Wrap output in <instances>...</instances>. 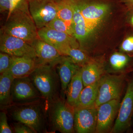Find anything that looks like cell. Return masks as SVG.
Here are the masks:
<instances>
[{
	"label": "cell",
	"instance_id": "52a82bcc",
	"mask_svg": "<svg viewBox=\"0 0 133 133\" xmlns=\"http://www.w3.org/2000/svg\"><path fill=\"white\" fill-rule=\"evenodd\" d=\"M133 117V75L129 79L127 90L120 104L118 115L111 133H123L131 127Z\"/></svg>",
	"mask_w": 133,
	"mask_h": 133
},
{
	"label": "cell",
	"instance_id": "603a6c76",
	"mask_svg": "<svg viewBox=\"0 0 133 133\" xmlns=\"http://www.w3.org/2000/svg\"><path fill=\"white\" fill-rule=\"evenodd\" d=\"M53 1L57 8L58 16L72 29L73 13L71 8L63 0Z\"/></svg>",
	"mask_w": 133,
	"mask_h": 133
},
{
	"label": "cell",
	"instance_id": "e0dca14e",
	"mask_svg": "<svg viewBox=\"0 0 133 133\" xmlns=\"http://www.w3.org/2000/svg\"><path fill=\"white\" fill-rule=\"evenodd\" d=\"M81 72L85 87L98 81L104 74V69L97 61L91 59L81 66Z\"/></svg>",
	"mask_w": 133,
	"mask_h": 133
},
{
	"label": "cell",
	"instance_id": "5b68a950",
	"mask_svg": "<svg viewBox=\"0 0 133 133\" xmlns=\"http://www.w3.org/2000/svg\"><path fill=\"white\" fill-rule=\"evenodd\" d=\"M29 77L42 97L49 102L61 97V82L56 67L40 65Z\"/></svg>",
	"mask_w": 133,
	"mask_h": 133
},
{
	"label": "cell",
	"instance_id": "30bf717a",
	"mask_svg": "<svg viewBox=\"0 0 133 133\" xmlns=\"http://www.w3.org/2000/svg\"><path fill=\"white\" fill-rule=\"evenodd\" d=\"M0 50L1 52L17 57L37 58L34 48L22 38L6 34L1 31Z\"/></svg>",
	"mask_w": 133,
	"mask_h": 133
},
{
	"label": "cell",
	"instance_id": "1f68e13d",
	"mask_svg": "<svg viewBox=\"0 0 133 133\" xmlns=\"http://www.w3.org/2000/svg\"><path fill=\"white\" fill-rule=\"evenodd\" d=\"M131 11L133 12V10H131ZM130 23H131V25L133 26V13L131 16V19H130Z\"/></svg>",
	"mask_w": 133,
	"mask_h": 133
},
{
	"label": "cell",
	"instance_id": "7c38bea8",
	"mask_svg": "<svg viewBox=\"0 0 133 133\" xmlns=\"http://www.w3.org/2000/svg\"><path fill=\"white\" fill-rule=\"evenodd\" d=\"M38 38L54 46L61 53L66 46L79 48V44L76 38L64 32L44 27L38 30Z\"/></svg>",
	"mask_w": 133,
	"mask_h": 133
},
{
	"label": "cell",
	"instance_id": "d4e9b609",
	"mask_svg": "<svg viewBox=\"0 0 133 133\" xmlns=\"http://www.w3.org/2000/svg\"><path fill=\"white\" fill-rule=\"evenodd\" d=\"M13 56L7 53H0V73L2 74L9 70L13 59Z\"/></svg>",
	"mask_w": 133,
	"mask_h": 133
},
{
	"label": "cell",
	"instance_id": "4316f807",
	"mask_svg": "<svg viewBox=\"0 0 133 133\" xmlns=\"http://www.w3.org/2000/svg\"><path fill=\"white\" fill-rule=\"evenodd\" d=\"M120 50L123 53L133 55V34L124 39L122 43Z\"/></svg>",
	"mask_w": 133,
	"mask_h": 133
},
{
	"label": "cell",
	"instance_id": "7402d4cb",
	"mask_svg": "<svg viewBox=\"0 0 133 133\" xmlns=\"http://www.w3.org/2000/svg\"><path fill=\"white\" fill-rule=\"evenodd\" d=\"M61 53L64 56H69L75 63L81 67L91 59L86 52L79 48L67 46L63 50Z\"/></svg>",
	"mask_w": 133,
	"mask_h": 133
},
{
	"label": "cell",
	"instance_id": "484cf974",
	"mask_svg": "<svg viewBox=\"0 0 133 133\" xmlns=\"http://www.w3.org/2000/svg\"><path fill=\"white\" fill-rule=\"evenodd\" d=\"M6 112L2 110L0 113V133H12L14 132L8 123Z\"/></svg>",
	"mask_w": 133,
	"mask_h": 133
},
{
	"label": "cell",
	"instance_id": "6da1fadb",
	"mask_svg": "<svg viewBox=\"0 0 133 133\" xmlns=\"http://www.w3.org/2000/svg\"><path fill=\"white\" fill-rule=\"evenodd\" d=\"M63 1L72 9L73 35L87 53L107 21L111 3L108 0Z\"/></svg>",
	"mask_w": 133,
	"mask_h": 133
},
{
	"label": "cell",
	"instance_id": "9c48e42d",
	"mask_svg": "<svg viewBox=\"0 0 133 133\" xmlns=\"http://www.w3.org/2000/svg\"><path fill=\"white\" fill-rule=\"evenodd\" d=\"M43 98L30 77L15 78L11 87L12 104H21Z\"/></svg>",
	"mask_w": 133,
	"mask_h": 133
},
{
	"label": "cell",
	"instance_id": "d6986e66",
	"mask_svg": "<svg viewBox=\"0 0 133 133\" xmlns=\"http://www.w3.org/2000/svg\"><path fill=\"white\" fill-rule=\"evenodd\" d=\"M15 78L8 72L0 76V106L1 110L12 104L11 87Z\"/></svg>",
	"mask_w": 133,
	"mask_h": 133
},
{
	"label": "cell",
	"instance_id": "cb8c5ba5",
	"mask_svg": "<svg viewBox=\"0 0 133 133\" xmlns=\"http://www.w3.org/2000/svg\"><path fill=\"white\" fill-rule=\"evenodd\" d=\"M46 26L57 31L64 32L74 36L73 31L71 27L58 16L52 20Z\"/></svg>",
	"mask_w": 133,
	"mask_h": 133
},
{
	"label": "cell",
	"instance_id": "f1b7e54d",
	"mask_svg": "<svg viewBox=\"0 0 133 133\" xmlns=\"http://www.w3.org/2000/svg\"><path fill=\"white\" fill-rule=\"evenodd\" d=\"M11 0H0V12L1 14L9 13L11 9Z\"/></svg>",
	"mask_w": 133,
	"mask_h": 133
},
{
	"label": "cell",
	"instance_id": "9a60e30c",
	"mask_svg": "<svg viewBox=\"0 0 133 133\" xmlns=\"http://www.w3.org/2000/svg\"><path fill=\"white\" fill-rule=\"evenodd\" d=\"M13 56L12 64L7 72L15 78L29 77L40 65L37 58Z\"/></svg>",
	"mask_w": 133,
	"mask_h": 133
},
{
	"label": "cell",
	"instance_id": "4fadbf2b",
	"mask_svg": "<svg viewBox=\"0 0 133 133\" xmlns=\"http://www.w3.org/2000/svg\"><path fill=\"white\" fill-rule=\"evenodd\" d=\"M119 99L112 100L97 107V133H105L111 131L115 119L118 113Z\"/></svg>",
	"mask_w": 133,
	"mask_h": 133
},
{
	"label": "cell",
	"instance_id": "2e32d148",
	"mask_svg": "<svg viewBox=\"0 0 133 133\" xmlns=\"http://www.w3.org/2000/svg\"><path fill=\"white\" fill-rule=\"evenodd\" d=\"M81 66L75 63L71 58L64 56L59 63L56 66L60 79L62 92L64 95L69 83Z\"/></svg>",
	"mask_w": 133,
	"mask_h": 133
},
{
	"label": "cell",
	"instance_id": "ac0fdd59",
	"mask_svg": "<svg viewBox=\"0 0 133 133\" xmlns=\"http://www.w3.org/2000/svg\"><path fill=\"white\" fill-rule=\"evenodd\" d=\"M84 87L80 68L73 76L66 89L65 94L66 100L69 104L74 108L76 107Z\"/></svg>",
	"mask_w": 133,
	"mask_h": 133
},
{
	"label": "cell",
	"instance_id": "83f0119b",
	"mask_svg": "<svg viewBox=\"0 0 133 133\" xmlns=\"http://www.w3.org/2000/svg\"><path fill=\"white\" fill-rule=\"evenodd\" d=\"M14 132L16 133H36L33 129L26 125L20 122H14L12 124Z\"/></svg>",
	"mask_w": 133,
	"mask_h": 133
},
{
	"label": "cell",
	"instance_id": "44dd1931",
	"mask_svg": "<svg viewBox=\"0 0 133 133\" xmlns=\"http://www.w3.org/2000/svg\"><path fill=\"white\" fill-rule=\"evenodd\" d=\"M130 61V56L122 52H114L109 57L110 70L115 72L123 71L128 66Z\"/></svg>",
	"mask_w": 133,
	"mask_h": 133
},
{
	"label": "cell",
	"instance_id": "7a4b0ae2",
	"mask_svg": "<svg viewBox=\"0 0 133 133\" xmlns=\"http://www.w3.org/2000/svg\"><path fill=\"white\" fill-rule=\"evenodd\" d=\"M2 110L14 121L25 124L36 133H48L47 101L43 98L25 104H13Z\"/></svg>",
	"mask_w": 133,
	"mask_h": 133
},
{
	"label": "cell",
	"instance_id": "5bb4252c",
	"mask_svg": "<svg viewBox=\"0 0 133 133\" xmlns=\"http://www.w3.org/2000/svg\"><path fill=\"white\" fill-rule=\"evenodd\" d=\"M35 49L39 64L56 67L64 55L54 46L38 38L31 44Z\"/></svg>",
	"mask_w": 133,
	"mask_h": 133
},
{
	"label": "cell",
	"instance_id": "8992f818",
	"mask_svg": "<svg viewBox=\"0 0 133 133\" xmlns=\"http://www.w3.org/2000/svg\"><path fill=\"white\" fill-rule=\"evenodd\" d=\"M125 75L103 74L99 81L98 93L95 104L97 107L112 100L120 99Z\"/></svg>",
	"mask_w": 133,
	"mask_h": 133
},
{
	"label": "cell",
	"instance_id": "f546056e",
	"mask_svg": "<svg viewBox=\"0 0 133 133\" xmlns=\"http://www.w3.org/2000/svg\"><path fill=\"white\" fill-rule=\"evenodd\" d=\"M129 10H133V0H121Z\"/></svg>",
	"mask_w": 133,
	"mask_h": 133
},
{
	"label": "cell",
	"instance_id": "8fae6325",
	"mask_svg": "<svg viewBox=\"0 0 133 133\" xmlns=\"http://www.w3.org/2000/svg\"><path fill=\"white\" fill-rule=\"evenodd\" d=\"M97 108L95 107L74 108V127L77 133L96 132Z\"/></svg>",
	"mask_w": 133,
	"mask_h": 133
},
{
	"label": "cell",
	"instance_id": "3957f363",
	"mask_svg": "<svg viewBox=\"0 0 133 133\" xmlns=\"http://www.w3.org/2000/svg\"><path fill=\"white\" fill-rule=\"evenodd\" d=\"M1 31L31 44L38 38V29L29 10L28 1L21 0L9 14Z\"/></svg>",
	"mask_w": 133,
	"mask_h": 133
},
{
	"label": "cell",
	"instance_id": "ffe728a7",
	"mask_svg": "<svg viewBox=\"0 0 133 133\" xmlns=\"http://www.w3.org/2000/svg\"><path fill=\"white\" fill-rule=\"evenodd\" d=\"M99 81L84 87L75 107H95L98 93Z\"/></svg>",
	"mask_w": 133,
	"mask_h": 133
},
{
	"label": "cell",
	"instance_id": "277c9868",
	"mask_svg": "<svg viewBox=\"0 0 133 133\" xmlns=\"http://www.w3.org/2000/svg\"><path fill=\"white\" fill-rule=\"evenodd\" d=\"M48 133L75 132L74 107L63 97L47 102Z\"/></svg>",
	"mask_w": 133,
	"mask_h": 133
},
{
	"label": "cell",
	"instance_id": "ba28073f",
	"mask_svg": "<svg viewBox=\"0 0 133 133\" xmlns=\"http://www.w3.org/2000/svg\"><path fill=\"white\" fill-rule=\"evenodd\" d=\"M29 10L37 29L45 27L58 16L53 0H29Z\"/></svg>",
	"mask_w": 133,
	"mask_h": 133
},
{
	"label": "cell",
	"instance_id": "4dcf8cb0",
	"mask_svg": "<svg viewBox=\"0 0 133 133\" xmlns=\"http://www.w3.org/2000/svg\"><path fill=\"white\" fill-rule=\"evenodd\" d=\"M21 1V0H11V9L8 15L9 14L13 11V10L15 9V8L16 7V6L19 4ZM26 1H29V0H26Z\"/></svg>",
	"mask_w": 133,
	"mask_h": 133
}]
</instances>
